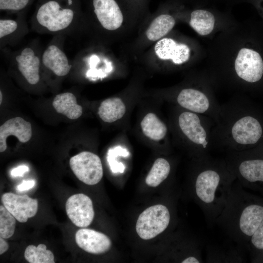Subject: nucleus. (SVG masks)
Instances as JSON below:
<instances>
[{
	"instance_id": "obj_1",
	"label": "nucleus",
	"mask_w": 263,
	"mask_h": 263,
	"mask_svg": "<svg viewBox=\"0 0 263 263\" xmlns=\"http://www.w3.org/2000/svg\"><path fill=\"white\" fill-rule=\"evenodd\" d=\"M255 112L241 98L221 105L211 132V149L228 153L253 149L263 137V123Z\"/></svg>"
},
{
	"instance_id": "obj_2",
	"label": "nucleus",
	"mask_w": 263,
	"mask_h": 263,
	"mask_svg": "<svg viewBox=\"0 0 263 263\" xmlns=\"http://www.w3.org/2000/svg\"><path fill=\"white\" fill-rule=\"evenodd\" d=\"M193 192L207 224L212 225L222 213L236 177L225 160L209 154L194 158Z\"/></svg>"
},
{
	"instance_id": "obj_3",
	"label": "nucleus",
	"mask_w": 263,
	"mask_h": 263,
	"mask_svg": "<svg viewBox=\"0 0 263 263\" xmlns=\"http://www.w3.org/2000/svg\"><path fill=\"white\" fill-rule=\"evenodd\" d=\"M263 220V198L245 190L236 179L216 224L239 246L247 247Z\"/></svg>"
},
{
	"instance_id": "obj_4",
	"label": "nucleus",
	"mask_w": 263,
	"mask_h": 263,
	"mask_svg": "<svg viewBox=\"0 0 263 263\" xmlns=\"http://www.w3.org/2000/svg\"><path fill=\"white\" fill-rule=\"evenodd\" d=\"M215 123L210 117L178 107L172 120L177 140L194 158L209 154L211 136Z\"/></svg>"
},
{
	"instance_id": "obj_5",
	"label": "nucleus",
	"mask_w": 263,
	"mask_h": 263,
	"mask_svg": "<svg viewBox=\"0 0 263 263\" xmlns=\"http://www.w3.org/2000/svg\"><path fill=\"white\" fill-rule=\"evenodd\" d=\"M225 160L244 188L263 194V153L260 150L226 153Z\"/></svg>"
},
{
	"instance_id": "obj_6",
	"label": "nucleus",
	"mask_w": 263,
	"mask_h": 263,
	"mask_svg": "<svg viewBox=\"0 0 263 263\" xmlns=\"http://www.w3.org/2000/svg\"><path fill=\"white\" fill-rule=\"evenodd\" d=\"M173 99L179 107L207 116L215 123L219 118L221 105L207 91L194 87L184 88Z\"/></svg>"
},
{
	"instance_id": "obj_7",
	"label": "nucleus",
	"mask_w": 263,
	"mask_h": 263,
	"mask_svg": "<svg viewBox=\"0 0 263 263\" xmlns=\"http://www.w3.org/2000/svg\"><path fill=\"white\" fill-rule=\"evenodd\" d=\"M170 221L168 208L163 205H154L140 214L136 224V231L141 239H151L166 230Z\"/></svg>"
},
{
	"instance_id": "obj_8",
	"label": "nucleus",
	"mask_w": 263,
	"mask_h": 263,
	"mask_svg": "<svg viewBox=\"0 0 263 263\" xmlns=\"http://www.w3.org/2000/svg\"><path fill=\"white\" fill-rule=\"evenodd\" d=\"M69 164L76 177L87 185H95L103 177L101 160L98 156L92 152L82 151L73 156Z\"/></svg>"
},
{
	"instance_id": "obj_9",
	"label": "nucleus",
	"mask_w": 263,
	"mask_h": 263,
	"mask_svg": "<svg viewBox=\"0 0 263 263\" xmlns=\"http://www.w3.org/2000/svg\"><path fill=\"white\" fill-rule=\"evenodd\" d=\"M74 12L70 9H61L58 3L50 0L38 10L37 19L38 23L51 32L66 28L72 22Z\"/></svg>"
},
{
	"instance_id": "obj_10",
	"label": "nucleus",
	"mask_w": 263,
	"mask_h": 263,
	"mask_svg": "<svg viewBox=\"0 0 263 263\" xmlns=\"http://www.w3.org/2000/svg\"><path fill=\"white\" fill-rule=\"evenodd\" d=\"M234 69L237 76L248 83L261 79L263 75V61L260 54L250 49H241L236 58Z\"/></svg>"
},
{
	"instance_id": "obj_11",
	"label": "nucleus",
	"mask_w": 263,
	"mask_h": 263,
	"mask_svg": "<svg viewBox=\"0 0 263 263\" xmlns=\"http://www.w3.org/2000/svg\"><path fill=\"white\" fill-rule=\"evenodd\" d=\"M65 209L69 218L78 227H87L94 219L93 202L84 194H75L70 196L66 202Z\"/></svg>"
},
{
	"instance_id": "obj_12",
	"label": "nucleus",
	"mask_w": 263,
	"mask_h": 263,
	"mask_svg": "<svg viewBox=\"0 0 263 263\" xmlns=\"http://www.w3.org/2000/svg\"><path fill=\"white\" fill-rule=\"evenodd\" d=\"M5 207L19 222L25 223L30 218L36 215L38 209V201L27 195H17L6 192L1 196Z\"/></svg>"
},
{
	"instance_id": "obj_13",
	"label": "nucleus",
	"mask_w": 263,
	"mask_h": 263,
	"mask_svg": "<svg viewBox=\"0 0 263 263\" xmlns=\"http://www.w3.org/2000/svg\"><path fill=\"white\" fill-rule=\"evenodd\" d=\"M77 245L89 253L103 254L111 247L112 242L105 234L93 229L81 228L75 234Z\"/></svg>"
},
{
	"instance_id": "obj_14",
	"label": "nucleus",
	"mask_w": 263,
	"mask_h": 263,
	"mask_svg": "<svg viewBox=\"0 0 263 263\" xmlns=\"http://www.w3.org/2000/svg\"><path fill=\"white\" fill-rule=\"evenodd\" d=\"M93 5L97 19L104 28L113 31L122 25L123 14L114 0H93Z\"/></svg>"
},
{
	"instance_id": "obj_15",
	"label": "nucleus",
	"mask_w": 263,
	"mask_h": 263,
	"mask_svg": "<svg viewBox=\"0 0 263 263\" xmlns=\"http://www.w3.org/2000/svg\"><path fill=\"white\" fill-rule=\"evenodd\" d=\"M157 57L163 60H171L175 64H181L188 60L190 49L183 43H178L170 38H162L154 46Z\"/></svg>"
},
{
	"instance_id": "obj_16",
	"label": "nucleus",
	"mask_w": 263,
	"mask_h": 263,
	"mask_svg": "<svg viewBox=\"0 0 263 263\" xmlns=\"http://www.w3.org/2000/svg\"><path fill=\"white\" fill-rule=\"evenodd\" d=\"M15 135L21 143L30 140L32 135L31 124L20 117L7 120L0 127V152L7 148L6 139L10 135Z\"/></svg>"
},
{
	"instance_id": "obj_17",
	"label": "nucleus",
	"mask_w": 263,
	"mask_h": 263,
	"mask_svg": "<svg viewBox=\"0 0 263 263\" xmlns=\"http://www.w3.org/2000/svg\"><path fill=\"white\" fill-rule=\"evenodd\" d=\"M16 61L18 69L27 82L32 85L38 83L40 60L33 50L30 48L24 49L16 57Z\"/></svg>"
},
{
	"instance_id": "obj_18",
	"label": "nucleus",
	"mask_w": 263,
	"mask_h": 263,
	"mask_svg": "<svg viewBox=\"0 0 263 263\" xmlns=\"http://www.w3.org/2000/svg\"><path fill=\"white\" fill-rule=\"evenodd\" d=\"M42 61L46 67L59 76L67 75L72 67L65 53L55 45L49 46L45 50Z\"/></svg>"
},
{
	"instance_id": "obj_19",
	"label": "nucleus",
	"mask_w": 263,
	"mask_h": 263,
	"mask_svg": "<svg viewBox=\"0 0 263 263\" xmlns=\"http://www.w3.org/2000/svg\"><path fill=\"white\" fill-rule=\"evenodd\" d=\"M140 126L143 134L153 141L161 142L167 138V125L154 113L146 114L141 121Z\"/></svg>"
},
{
	"instance_id": "obj_20",
	"label": "nucleus",
	"mask_w": 263,
	"mask_h": 263,
	"mask_svg": "<svg viewBox=\"0 0 263 263\" xmlns=\"http://www.w3.org/2000/svg\"><path fill=\"white\" fill-rule=\"evenodd\" d=\"M56 112L65 115L70 119H76L82 114V107L76 102L75 95L71 93H64L56 95L53 102Z\"/></svg>"
},
{
	"instance_id": "obj_21",
	"label": "nucleus",
	"mask_w": 263,
	"mask_h": 263,
	"mask_svg": "<svg viewBox=\"0 0 263 263\" xmlns=\"http://www.w3.org/2000/svg\"><path fill=\"white\" fill-rule=\"evenodd\" d=\"M126 112L124 101L119 97H113L103 100L98 109V114L104 122L113 123L123 117Z\"/></svg>"
},
{
	"instance_id": "obj_22",
	"label": "nucleus",
	"mask_w": 263,
	"mask_h": 263,
	"mask_svg": "<svg viewBox=\"0 0 263 263\" xmlns=\"http://www.w3.org/2000/svg\"><path fill=\"white\" fill-rule=\"evenodd\" d=\"M241 247L224 249L214 245L207 248L206 261L207 263H241L243 261Z\"/></svg>"
},
{
	"instance_id": "obj_23",
	"label": "nucleus",
	"mask_w": 263,
	"mask_h": 263,
	"mask_svg": "<svg viewBox=\"0 0 263 263\" xmlns=\"http://www.w3.org/2000/svg\"><path fill=\"white\" fill-rule=\"evenodd\" d=\"M175 24V19L171 16L168 14L158 16L152 20L146 31L147 38L151 41L160 40L171 31Z\"/></svg>"
},
{
	"instance_id": "obj_24",
	"label": "nucleus",
	"mask_w": 263,
	"mask_h": 263,
	"mask_svg": "<svg viewBox=\"0 0 263 263\" xmlns=\"http://www.w3.org/2000/svg\"><path fill=\"white\" fill-rule=\"evenodd\" d=\"M214 23V15L207 10L197 9L191 13L189 24L200 35L210 34L213 30Z\"/></svg>"
},
{
	"instance_id": "obj_25",
	"label": "nucleus",
	"mask_w": 263,
	"mask_h": 263,
	"mask_svg": "<svg viewBox=\"0 0 263 263\" xmlns=\"http://www.w3.org/2000/svg\"><path fill=\"white\" fill-rule=\"evenodd\" d=\"M171 167L169 162L164 158H157L148 173L145 182L151 187H156L169 175Z\"/></svg>"
},
{
	"instance_id": "obj_26",
	"label": "nucleus",
	"mask_w": 263,
	"mask_h": 263,
	"mask_svg": "<svg viewBox=\"0 0 263 263\" xmlns=\"http://www.w3.org/2000/svg\"><path fill=\"white\" fill-rule=\"evenodd\" d=\"M24 257L30 263H55L53 252L47 249L46 245L39 244L37 247L29 245L24 251Z\"/></svg>"
},
{
	"instance_id": "obj_27",
	"label": "nucleus",
	"mask_w": 263,
	"mask_h": 263,
	"mask_svg": "<svg viewBox=\"0 0 263 263\" xmlns=\"http://www.w3.org/2000/svg\"><path fill=\"white\" fill-rule=\"evenodd\" d=\"M252 262L263 263V220L251 237L247 244Z\"/></svg>"
},
{
	"instance_id": "obj_28",
	"label": "nucleus",
	"mask_w": 263,
	"mask_h": 263,
	"mask_svg": "<svg viewBox=\"0 0 263 263\" xmlns=\"http://www.w3.org/2000/svg\"><path fill=\"white\" fill-rule=\"evenodd\" d=\"M16 219L5 207L0 206V237L4 239L10 238L14 233Z\"/></svg>"
},
{
	"instance_id": "obj_29",
	"label": "nucleus",
	"mask_w": 263,
	"mask_h": 263,
	"mask_svg": "<svg viewBox=\"0 0 263 263\" xmlns=\"http://www.w3.org/2000/svg\"><path fill=\"white\" fill-rule=\"evenodd\" d=\"M129 154V153L128 150L120 146L116 147L109 150L107 160L110 169L113 173H123L125 168L122 163H119L116 161V157L119 155L126 157Z\"/></svg>"
},
{
	"instance_id": "obj_30",
	"label": "nucleus",
	"mask_w": 263,
	"mask_h": 263,
	"mask_svg": "<svg viewBox=\"0 0 263 263\" xmlns=\"http://www.w3.org/2000/svg\"><path fill=\"white\" fill-rule=\"evenodd\" d=\"M29 0H0V10H19L24 8Z\"/></svg>"
},
{
	"instance_id": "obj_31",
	"label": "nucleus",
	"mask_w": 263,
	"mask_h": 263,
	"mask_svg": "<svg viewBox=\"0 0 263 263\" xmlns=\"http://www.w3.org/2000/svg\"><path fill=\"white\" fill-rule=\"evenodd\" d=\"M18 27V23L11 19H0V38H2L14 32Z\"/></svg>"
},
{
	"instance_id": "obj_32",
	"label": "nucleus",
	"mask_w": 263,
	"mask_h": 263,
	"mask_svg": "<svg viewBox=\"0 0 263 263\" xmlns=\"http://www.w3.org/2000/svg\"><path fill=\"white\" fill-rule=\"evenodd\" d=\"M29 170V168L25 165H21L13 169L11 171V175L13 177L23 176L24 174Z\"/></svg>"
},
{
	"instance_id": "obj_33",
	"label": "nucleus",
	"mask_w": 263,
	"mask_h": 263,
	"mask_svg": "<svg viewBox=\"0 0 263 263\" xmlns=\"http://www.w3.org/2000/svg\"><path fill=\"white\" fill-rule=\"evenodd\" d=\"M35 181L34 180H23L22 182L17 187L19 191H23L29 190L34 187Z\"/></svg>"
},
{
	"instance_id": "obj_34",
	"label": "nucleus",
	"mask_w": 263,
	"mask_h": 263,
	"mask_svg": "<svg viewBox=\"0 0 263 263\" xmlns=\"http://www.w3.org/2000/svg\"><path fill=\"white\" fill-rule=\"evenodd\" d=\"M9 248L8 244L4 240V238H0V254L5 253Z\"/></svg>"
},
{
	"instance_id": "obj_35",
	"label": "nucleus",
	"mask_w": 263,
	"mask_h": 263,
	"mask_svg": "<svg viewBox=\"0 0 263 263\" xmlns=\"http://www.w3.org/2000/svg\"><path fill=\"white\" fill-rule=\"evenodd\" d=\"M2 100V94L1 91H0V104L1 103Z\"/></svg>"
},
{
	"instance_id": "obj_36",
	"label": "nucleus",
	"mask_w": 263,
	"mask_h": 263,
	"mask_svg": "<svg viewBox=\"0 0 263 263\" xmlns=\"http://www.w3.org/2000/svg\"><path fill=\"white\" fill-rule=\"evenodd\" d=\"M68 2L69 4H71L72 3V1L71 0H68Z\"/></svg>"
},
{
	"instance_id": "obj_37",
	"label": "nucleus",
	"mask_w": 263,
	"mask_h": 263,
	"mask_svg": "<svg viewBox=\"0 0 263 263\" xmlns=\"http://www.w3.org/2000/svg\"><path fill=\"white\" fill-rule=\"evenodd\" d=\"M263 153V150H260Z\"/></svg>"
}]
</instances>
